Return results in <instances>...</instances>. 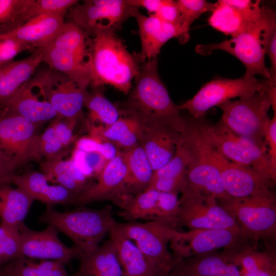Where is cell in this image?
I'll return each mask as SVG.
<instances>
[{"mask_svg":"<svg viewBox=\"0 0 276 276\" xmlns=\"http://www.w3.org/2000/svg\"><path fill=\"white\" fill-rule=\"evenodd\" d=\"M134 87L120 108L123 113L170 126L181 134L189 121L180 113L158 72L157 58L142 63Z\"/></svg>","mask_w":276,"mask_h":276,"instance_id":"1","label":"cell"},{"mask_svg":"<svg viewBox=\"0 0 276 276\" xmlns=\"http://www.w3.org/2000/svg\"><path fill=\"white\" fill-rule=\"evenodd\" d=\"M275 33V13L273 9L264 6L260 18L238 35L219 43L198 44L195 51L203 56L209 55L215 50L227 52L245 66L243 76L251 78L259 75L268 80L270 73L265 65V56L268 44Z\"/></svg>","mask_w":276,"mask_h":276,"instance_id":"2","label":"cell"},{"mask_svg":"<svg viewBox=\"0 0 276 276\" xmlns=\"http://www.w3.org/2000/svg\"><path fill=\"white\" fill-rule=\"evenodd\" d=\"M91 87L113 86L128 95L143 62L139 54L130 53L114 32H100L93 37Z\"/></svg>","mask_w":276,"mask_h":276,"instance_id":"3","label":"cell"},{"mask_svg":"<svg viewBox=\"0 0 276 276\" xmlns=\"http://www.w3.org/2000/svg\"><path fill=\"white\" fill-rule=\"evenodd\" d=\"M112 208L110 205L100 209L83 205L71 211L60 212L47 205L39 220L64 234L83 255H87L99 247L118 222L112 215Z\"/></svg>","mask_w":276,"mask_h":276,"instance_id":"4","label":"cell"},{"mask_svg":"<svg viewBox=\"0 0 276 276\" xmlns=\"http://www.w3.org/2000/svg\"><path fill=\"white\" fill-rule=\"evenodd\" d=\"M235 219L248 241H263L266 251L275 254L276 198L273 192L254 196L217 200Z\"/></svg>","mask_w":276,"mask_h":276,"instance_id":"5","label":"cell"},{"mask_svg":"<svg viewBox=\"0 0 276 276\" xmlns=\"http://www.w3.org/2000/svg\"><path fill=\"white\" fill-rule=\"evenodd\" d=\"M203 140L228 160L252 168L271 185L275 182L269 160L267 147L239 135L221 120L210 124L202 118L191 121Z\"/></svg>","mask_w":276,"mask_h":276,"instance_id":"6","label":"cell"},{"mask_svg":"<svg viewBox=\"0 0 276 276\" xmlns=\"http://www.w3.org/2000/svg\"><path fill=\"white\" fill-rule=\"evenodd\" d=\"M268 86L263 91L228 100L218 106L222 112L220 120L232 131L266 146L264 133L271 107Z\"/></svg>","mask_w":276,"mask_h":276,"instance_id":"7","label":"cell"},{"mask_svg":"<svg viewBox=\"0 0 276 276\" xmlns=\"http://www.w3.org/2000/svg\"><path fill=\"white\" fill-rule=\"evenodd\" d=\"M174 260L184 259L222 249L225 253L236 251L252 246L240 230L206 229H174L169 242Z\"/></svg>","mask_w":276,"mask_h":276,"instance_id":"8","label":"cell"},{"mask_svg":"<svg viewBox=\"0 0 276 276\" xmlns=\"http://www.w3.org/2000/svg\"><path fill=\"white\" fill-rule=\"evenodd\" d=\"M181 134L191 155L187 169L188 186L185 192L211 195L217 200L228 197L212 154L211 146L203 140L191 121H189L186 130Z\"/></svg>","mask_w":276,"mask_h":276,"instance_id":"9","label":"cell"},{"mask_svg":"<svg viewBox=\"0 0 276 276\" xmlns=\"http://www.w3.org/2000/svg\"><path fill=\"white\" fill-rule=\"evenodd\" d=\"M139 9L128 0H86L72 7L68 17L93 37L100 32L116 33L127 19L134 17Z\"/></svg>","mask_w":276,"mask_h":276,"instance_id":"10","label":"cell"},{"mask_svg":"<svg viewBox=\"0 0 276 276\" xmlns=\"http://www.w3.org/2000/svg\"><path fill=\"white\" fill-rule=\"evenodd\" d=\"M37 125L19 115L0 110V154L16 169L42 157Z\"/></svg>","mask_w":276,"mask_h":276,"instance_id":"11","label":"cell"},{"mask_svg":"<svg viewBox=\"0 0 276 276\" xmlns=\"http://www.w3.org/2000/svg\"><path fill=\"white\" fill-rule=\"evenodd\" d=\"M268 85L265 80H259L255 77L217 78L204 84L192 99L177 107L179 110H187L193 119L197 120L202 118L214 107L235 98L245 97L263 91Z\"/></svg>","mask_w":276,"mask_h":276,"instance_id":"12","label":"cell"},{"mask_svg":"<svg viewBox=\"0 0 276 276\" xmlns=\"http://www.w3.org/2000/svg\"><path fill=\"white\" fill-rule=\"evenodd\" d=\"M116 226L134 242L159 274L173 266L175 261L169 250L168 245L175 229L154 221L145 223L117 222Z\"/></svg>","mask_w":276,"mask_h":276,"instance_id":"13","label":"cell"},{"mask_svg":"<svg viewBox=\"0 0 276 276\" xmlns=\"http://www.w3.org/2000/svg\"><path fill=\"white\" fill-rule=\"evenodd\" d=\"M179 201L178 227H186L189 230H240L235 219L213 196L198 192H184Z\"/></svg>","mask_w":276,"mask_h":276,"instance_id":"14","label":"cell"},{"mask_svg":"<svg viewBox=\"0 0 276 276\" xmlns=\"http://www.w3.org/2000/svg\"><path fill=\"white\" fill-rule=\"evenodd\" d=\"M34 78L41 94L58 117L77 122L83 114L87 90L80 88L64 74L52 68Z\"/></svg>","mask_w":276,"mask_h":276,"instance_id":"15","label":"cell"},{"mask_svg":"<svg viewBox=\"0 0 276 276\" xmlns=\"http://www.w3.org/2000/svg\"><path fill=\"white\" fill-rule=\"evenodd\" d=\"M21 256L40 260H54L65 264L83 254L77 247H68L58 238V231L47 225L42 231L31 229L26 225L19 230Z\"/></svg>","mask_w":276,"mask_h":276,"instance_id":"16","label":"cell"},{"mask_svg":"<svg viewBox=\"0 0 276 276\" xmlns=\"http://www.w3.org/2000/svg\"><path fill=\"white\" fill-rule=\"evenodd\" d=\"M212 154L223 190L228 197L244 198L264 194L271 191L270 185L252 168L228 160L212 147Z\"/></svg>","mask_w":276,"mask_h":276,"instance_id":"17","label":"cell"},{"mask_svg":"<svg viewBox=\"0 0 276 276\" xmlns=\"http://www.w3.org/2000/svg\"><path fill=\"white\" fill-rule=\"evenodd\" d=\"M127 170L122 154L109 160L97 176V182L91 183L76 197L79 206L100 201H111L116 205L127 194Z\"/></svg>","mask_w":276,"mask_h":276,"instance_id":"18","label":"cell"},{"mask_svg":"<svg viewBox=\"0 0 276 276\" xmlns=\"http://www.w3.org/2000/svg\"><path fill=\"white\" fill-rule=\"evenodd\" d=\"M138 120L140 123L139 144L146 152L154 171L173 157L181 134L169 126Z\"/></svg>","mask_w":276,"mask_h":276,"instance_id":"19","label":"cell"},{"mask_svg":"<svg viewBox=\"0 0 276 276\" xmlns=\"http://www.w3.org/2000/svg\"><path fill=\"white\" fill-rule=\"evenodd\" d=\"M134 17L138 25L141 43V51L139 54L142 62L157 58L162 47L173 38L177 39L181 44L189 40L180 28L153 15L146 16L139 10Z\"/></svg>","mask_w":276,"mask_h":276,"instance_id":"20","label":"cell"},{"mask_svg":"<svg viewBox=\"0 0 276 276\" xmlns=\"http://www.w3.org/2000/svg\"><path fill=\"white\" fill-rule=\"evenodd\" d=\"M191 159L188 145L181 134L175 154L164 166L154 171L147 189L183 193L188 186L187 169Z\"/></svg>","mask_w":276,"mask_h":276,"instance_id":"21","label":"cell"},{"mask_svg":"<svg viewBox=\"0 0 276 276\" xmlns=\"http://www.w3.org/2000/svg\"><path fill=\"white\" fill-rule=\"evenodd\" d=\"M11 183L22 190L34 200L46 205L75 204L77 196L60 185H51L42 172L29 171L21 175L14 174Z\"/></svg>","mask_w":276,"mask_h":276,"instance_id":"22","label":"cell"},{"mask_svg":"<svg viewBox=\"0 0 276 276\" xmlns=\"http://www.w3.org/2000/svg\"><path fill=\"white\" fill-rule=\"evenodd\" d=\"M38 89L37 93H35L31 78L0 110L19 115L37 125L55 119L58 116L57 113L48 101L40 99L39 97H44L38 86Z\"/></svg>","mask_w":276,"mask_h":276,"instance_id":"23","label":"cell"},{"mask_svg":"<svg viewBox=\"0 0 276 276\" xmlns=\"http://www.w3.org/2000/svg\"><path fill=\"white\" fill-rule=\"evenodd\" d=\"M65 14H43L5 33L29 45L32 50L42 48L50 44L60 32Z\"/></svg>","mask_w":276,"mask_h":276,"instance_id":"24","label":"cell"},{"mask_svg":"<svg viewBox=\"0 0 276 276\" xmlns=\"http://www.w3.org/2000/svg\"><path fill=\"white\" fill-rule=\"evenodd\" d=\"M33 51L27 58L0 64V109L32 78L42 62L41 54L35 50Z\"/></svg>","mask_w":276,"mask_h":276,"instance_id":"25","label":"cell"},{"mask_svg":"<svg viewBox=\"0 0 276 276\" xmlns=\"http://www.w3.org/2000/svg\"><path fill=\"white\" fill-rule=\"evenodd\" d=\"M116 225L108 233L109 239L114 247L123 276H157L159 272L155 267L136 245Z\"/></svg>","mask_w":276,"mask_h":276,"instance_id":"26","label":"cell"},{"mask_svg":"<svg viewBox=\"0 0 276 276\" xmlns=\"http://www.w3.org/2000/svg\"><path fill=\"white\" fill-rule=\"evenodd\" d=\"M41 55L42 62L50 68L59 72L76 83L80 88L87 90L91 81V67L63 50L51 45L34 49Z\"/></svg>","mask_w":276,"mask_h":276,"instance_id":"27","label":"cell"},{"mask_svg":"<svg viewBox=\"0 0 276 276\" xmlns=\"http://www.w3.org/2000/svg\"><path fill=\"white\" fill-rule=\"evenodd\" d=\"M89 125V136L112 143L119 150L123 151L139 144L140 123L133 116L121 111L120 118L108 126Z\"/></svg>","mask_w":276,"mask_h":276,"instance_id":"28","label":"cell"},{"mask_svg":"<svg viewBox=\"0 0 276 276\" xmlns=\"http://www.w3.org/2000/svg\"><path fill=\"white\" fill-rule=\"evenodd\" d=\"M34 199L22 190L10 184H0V224L19 230Z\"/></svg>","mask_w":276,"mask_h":276,"instance_id":"29","label":"cell"},{"mask_svg":"<svg viewBox=\"0 0 276 276\" xmlns=\"http://www.w3.org/2000/svg\"><path fill=\"white\" fill-rule=\"evenodd\" d=\"M40 168L49 182L63 187L77 197L91 184L71 158L47 159L40 164Z\"/></svg>","mask_w":276,"mask_h":276,"instance_id":"30","label":"cell"},{"mask_svg":"<svg viewBox=\"0 0 276 276\" xmlns=\"http://www.w3.org/2000/svg\"><path fill=\"white\" fill-rule=\"evenodd\" d=\"M190 276H241L240 268L228 262L221 251L176 260Z\"/></svg>","mask_w":276,"mask_h":276,"instance_id":"31","label":"cell"},{"mask_svg":"<svg viewBox=\"0 0 276 276\" xmlns=\"http://www.w3.org/2000/svg\"><path fill=\"white\" fill-rule=\"evenodd\" d=\"M79 268L76 276H123L114 247L110 239L93 252L79 259Z\"/></svg>","mask_w":276,"mask_h":276,"instance_id":"32","label":"cell"},{"mask_svg":"<svg viewBox=\"0 0 276 276\" xmlns=\"http://www.w3.org/2000/svg\"><path fill=\"white\" fill-rule=\"evenodd\" d=\"M127 170V195H136L146 190L151 181L154 170L143 148L138 144L123 151Z\"/></svg>","mask_w":276,"mask_h":276,"instance_id":"33","label":"cell"},{"mask_svg":"<svg viewBox=\"0 0 276 276\" xmlns=\"http://www.w3.org/2000/svg\"><path fill=\"white\" fill-rule=\"evenodd\" d=\"M50 45L67 52L91 67L93 38L73 22H65Z\"/></svg>","mask_w":276,"mask_h":276,"instance_id":"34","label":"cell"},{"mask_svg":"<svg viewBox=\"0 0 276 276\" xmlns=\"http://www.w3.org/2000/svg\"><path fill=\"white\" fill-rule=\"evenodd\" d=\"M159 194V191L147 189L136 195H125L117 205L121 209L119 216L129 222L155 221Z\"/></svg>","mask_w":276,"mask_h":276,"instance_id":"35","label":"cell"},{"mask_svg":"<svg viewBox=\"0 0 276 276\" xmlns=\"http://www.w3.org/2000/svg\"><path fill=\"white\" fill-rule=\"evenodd\" d=\"M65 264L57 261L20 257L2 266L3 276H68Z\"/></svg>","mask_w":276,"mask_h":276,"instance_id":"36","label":"cell"},{"mask_svg":"<svg viewBox=\"0 0 276 276\" xmlns=\"http://www.w3.org/2000/svg\"><path fill=\"white\" fill-rule=\"evenodd\" d=\"M221 252L227 261L246 272H276L275 254L260 251L252 246L230 253Z\"/></svg>","mask_w":276,"mask_h":276,"instance_id":"37","label":"cell"},{"mask_svg":"<svg viewBox=\"0 0 276 276\" xmlns=\"http://www.w3.org/2000/svg\"><path fill=\"white\" fill-rule=\"evenodd\" d=\"M101 87H92L87 91L84 107L88 111L89 124H99L108 126L116 122L121 116L120 108L109 101L104 95Z\"/></svg>","mask_w":276,"mask_h":276,"instance_id":"38","label":"cell"},{"mask_svg":"<svg viewBox=\"0 0 276 276\" xmlns=\"http://www.w3.org/2000/svg\"><path fill=\"white\" fill-rule=\"evenodd\" d=\"M208 18L210 26L232 37L242 32L248 23L241 12L227 3L225 0L218 1Z\"/></svg>","mask_w":276,"mask_h":276,"instance_id":"39","label":"cell"},{"mask_svg":"<svg viewBox=\"0 0 276 276\" xmlns=\"http://www.w3.org/2000/svg\"><path fill=\"white\" fill-rule=\"evenodd\" d=\"M78 2L76 0H29L19 17L10 26L1 30L0 34L9 32L43 14H66Z\"/></svg>","mask_w":276,"mask_h":276,"instance_id":"40","label":"cell"},{"mask_svg":"<svg viewBox=\"0 0 276 276\" xmlns=\"http://www.w3.org/2000/svg\"><path fill=\"white\" fill-rule=\"evenodd\" d=\"M182 20V30L189 39V30L191 24L203 13L212 12L216 4L205 0L176 1Z\"/></svg>","mask_w":276,"mask_h":276,"instance_id":"41","label":"cell"},{"mask_svg":"<svg viewBox=\"0 0 276 276\" xmlns=\"http://www.w3.org/2000/svg\"><path fill=\"white\" fill-rule=\"evenodd\" d=\"M180 201L176 194L159 192L155 220L166 226L178 229L177 217Z\"/></svg>","mask_w":276,"mask_h":276,"instance_id":"42","label":"cell"},{"mask_svg":"<svg viewBox=\"0 0 276 276\" xmlns=\"http://www.w3.org/2000/svg\"><path fill=\"white\" fill-rule=\"evenodd\" d=\"M20 257L19 230L0 224V266Z\"/></svg>","mask_w":276,"mask_h":276,"instance_id":"43","label":"cell"},{"mask_svg":"<svg viewBox=\"0 0 276 276\" xmlns=\"http://www.w3.org/2000/svg\"><path fill=\"white\" fill-rule=\"evenodd\" d=\"M71 159L80 170L88 178L98 176L108 162L101 154L94 152H85L75 148Z\"/></svg>","mask_w":276,"mask_h":276,"instance_id":"44","label":"cell"},{"mask_svg":"<svg viewBox=\"0 0 276 276\" xmlns=\"http://www.w3.org/2000/svg\"><path fill=\"white\" fill-rule=\"evenodd\" d=\"M64 148L51 125L39 135V148L41 157H45L47 159L62 158L64 155L62 150Z\"/></svg>","mask_w":276,"mask_h":276,"instance_id":"45","label":"cell"},{"mask_svg":"<svg viewBox=\"0 0 276 276\" xmlns=\"http://www.w3.org/2000/svg\"><path fill=\"white\" fill-rule=\"evenodd\" d=\"M75 148L85 152L98 153L108 161L113 158L119 152L118 148L112 143L89 135L79 139L76 142Z\"/></svg>","mask_w":276,"mask_h":276,"instance_id":"46","label":"cell"},{"mask_svg":"<svg viewBox=\"0 0 276 276\" xmlns=\"http://www.w3.org/2000/svg\"><path fill=\"white\" fill-rule=\"evenodd\" d=\"M32 48L8 33L0 34V64L13 60L18 54Z\"/></svg>","mask_w":276,"mask_h":276,"instance_id":"47","label":"cell"},{"mask_svg":"<svg viewBox=\"0 0 276 276\" xmlns=\"http://www.w3.org/2000/svg\"><path fill=\"white\" fill-rule=\"evenodd\" d=\"M29 0H0V30L13 23Z\"/></svg>","mask_w":276,"mask_h":276,"instance_id":"48","label":"cell"},{"mask_svg":"<svg viewBox=\"0 0 276 276\" xmlns=\"http://www.w3.org/2000/svg\"><path fill=\"white\" fill-rule=\"evenodd\" d=\"M271 173L276 180V113L267 124L264 133Z\"/></svg>","mask_w":276,"mask_h":276,"instance_id":"49","label":"cell"},{"mask_svg":"<svg viewBox=\"0 0 276 276\" xmlns=\"http://www.w3.org/2000/svg\"><path fill=\"white\" fill-rule=\"evenodd\" d=\"M226 2L235 7L243 15L248 23L257 20L262 12L260 1L225 0Z\"/></svg>","mask_w":276,"mask_h":276,"instance_id":"50","label":"cell"},{"mask_svg":"<svg viewBox=\"0 0 276 276\" xmlns=\"http://www.w3.org/2000/svg\"><path fill=\"white\" fill-rule=\"evenodd\" d=\"M153 15L165 21L180 28L182 30L181 17L176 1L164 0L163 5ZM187 39L189 40L187 38Z\"/></svg>","mask_w":276,"mask_h":276,"instance_id":"51","label":"cell"},{"mask_svg":"<svg viewBox=\"0 0 276 276\" xmlns=\"http://www.w3.org/2000/svg\"><path fill=\"white\" fill-rule=\"evenodd\" d=\"M54 119L51 125L53 127L57 137L65 147L73 141V130L77 122L58 116Z\"/></svg>","mask_w":276,"mask_h":276,"instance_id":"52","label":"cell"},{"mask_svg":"<svg viewBox=\"0 0 276 276\" xmlns=\"http://www.w3.org/2000/svg\"><path fill=\"white\" fill-rule=\"evenodd\" d=\"M270 61V67L269 68L270 78L265 80L267 84L271 86L276 85V33L271 38L266 51Z\"/></svg>","mask_w":276,"mask_h":276,"instance_id":"53","label":"cell"},{"mask_svg":"<svg viewBox=\"0 0 276 276\" xmlns=\"http://www.w3.org/2000/svg\"><path fill=\"white\" fill-rule=\"evenodd\" d=\"M15 170L13 164L0 154V184H11Z\"/></svg>","mask_w":276,"mask_h":276,"instance_id":"54","label":"cell"},{"mask_svg":"<svg viewBox=\"0 0 276 276\" xmlns=\"http://www.w3.org/2000/svg\"><path fill=\"white\" fill-rule=\"evenodd\" d=\"M132 5L145 8L149 15L155 14L163 5L164 0H128Z\"/></svg>","mask_w":276,"mask_h":276,"instance_id":"55","label":"cell"},{"mask_svg":"<svg viewBox=\"0 0 276 276\" xmlns=\"http://www.w3.org/2000/svg\"><path fill=\"white\" fill-rule=\"evenodd\" d=\"M157 276H190L183 270L176 263L168 271L163 272Z\"/></svg>","mask_w":276,"mask_h":276,"instance_id":"56","label":"cell"},{"mask_svg":"<svg viewBox=\"0 0 276 276\" xmlns=\"http://www.w3.org/2000/svg\"><path fill=\"white\" fill-rule=\"evenodd\" d=\"M241 276H276V272L261 271L257 272H246L240 270Z\"/></svg>","mask_w":276,"mask_h":276,"instance_id":"57","label":"cell"},{"mask_svg":"<svg viewBox=\"0 0 276 276\" xmlns=\"http://www.w3.org/2000/svg\"><path fill=\"white\" fill-rule=\"evenodd\" d=\"M0 276H3L2 266H0Z\"/></svg>","mask_w":276,"mask_h":276,"instance_id":"58","label":"cell"},{"mask_svg":"<svg viewBox=\"0 0 276 276\" xmlns=\"http://www.w3.org/2000/svg\"><path fill=\"white\" fill-rule=\"evenodd\" d=\"M73 276H76V275L74 274V275H73Z\"/></svg>","mask_w":276,"mask_h":276,"instance_id":"59","label":"cell"}]
</instances>
